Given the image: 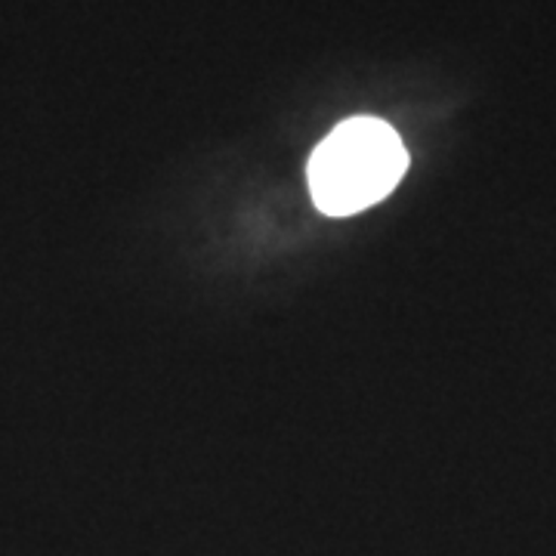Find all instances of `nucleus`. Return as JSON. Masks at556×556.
Masks as SVG:
<instances>
[{"mask_svg":"<svg viewBox=\"0 0 556 556\" xmlns=\"http://www.w3.org/2000/svg\"><path fill=\"white\" fill-rule=\"evenodd\" d=\"M408 167L399 134L378 118H350L318 142L306 179L318 211L350 217L383 201Z\"/></svg>","mask_w":556,"mask_h":556,"instance_id":"nucleus-1","label":"nucleus"}]
</instances>
